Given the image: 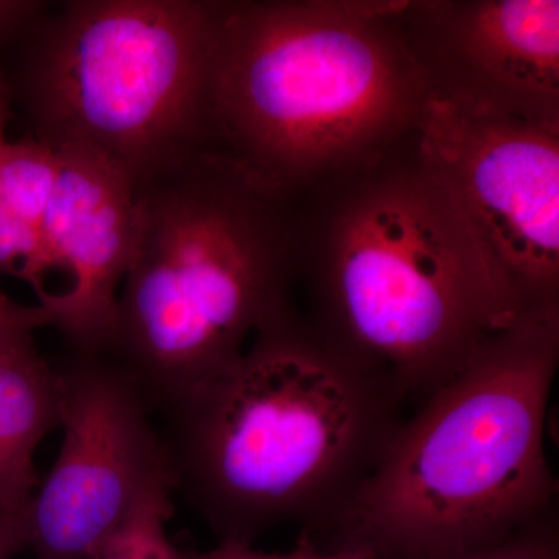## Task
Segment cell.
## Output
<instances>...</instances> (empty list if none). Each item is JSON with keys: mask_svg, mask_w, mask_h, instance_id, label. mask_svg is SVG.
<instances>
[{"mask_svg": "<svg viewBox=\"0 0 559 559\" xmlns=\"http://www.w3.org/2000/svg\"><path fill=\"white\" fill-rule=\"evenodd\" d=\"M423 159L521 316H559V124L429 94Z\"/></svg>", "mask_w": 559, "mask_h": 559, "instance_id": "7", "label": "cell"}, {"mask_svg": "<svg viewBox=\"0 0 559 559\" xmlns=\"http://www.w3.org/2000/svg\"><path fill=\"white\" fill-rule=\"evenodd\" d=\"M47 326H53L50 308L20 304L0 290V349L33 345V333Z\"/></svg>", "mask_w": 559, "mask_h": 559, "instance_id": "16", "label": "cell"}, {"mask_svg": "<svg viewBox=\"0 0 559 559\" xmlns=\"http://www.w3.org/2000/svg\"><path fill=\"white\" fill-rule=\"evenodd\" d=\"M293 201L202 148L135 186L134 245L106 355L154 414L294 307Z\"/></svg>", "mask_w": 559, "mask_h": 559, "instance_id": "5", "label": "cell"}, {"mask_svg": "<svg viewBox=\"0 0 559 559\" xmlns=\"http://www.w3.org/2000/svg\"><path fill=\"white\" fill-rule=\"evenodd\" d=\"M223 0H70L25 38L13 95L31 138L100 154L135 186L212 146L210 61Z\"/></svg>", "mask_w": 559, "mask_h": 559, "instance_id": "6", "label": "cell"}, {"mask_svg": "<svg viewBox=\"0 0 559 559\" xmlns=\"http://www.w3.org/2000/svg\"><path fill=\"white\" fill-rule=\"evenodd\" d=\"M44 238L68 285L49 305L73 353H106L134 245L135 183L114 162L61 146Z\"/></svg>", "mask_w": 559, "mask_h": 559, "instance_id": "10", "label": "cell"}, {"mask_svg": "<svg viewBox=\"0 0 559 559\" xmlns=\"http://www.w3.org/2000/svg\"><path fill=\"white\" fill-rule=\"evenodd\" d=\"M57 173V151L39 140L0 151V272L31 285L40 305L50 300L44 226Z\"/></svg>", "mask_w": 559, "mask_h": 559, "instance_id": "12", "label": "cell"}, {"mask_svg": "<svg viewBox=\"0 0 559 559\" xmlns=\"http://www.w3.org/2000/svg\"><path fill=\"white\" fill-rule=\"evenodd\" d=\"M401 0H223L212 148L290 198L414 130L430 91Z\"/></svg>", "mask_w": 559, "mask_h": 559, "instance_id": "3", "label": "cell"}, {"mask_svg": "<svg viewBox=\"0 0 559 559\" xmlns=\"http://www.w3.org/2000/svg\"><path fill=\"white\" fill-rule=\"evenodd\" d=\"M27 550L24 513L0 510V559H11Z\"/></svg>", "mask_w": 559, "mask_h": 559, "instance_id": "18", "label": "cell"}, {"mask_svg": "<svg viewBox=\"0 0 559 559\" xmlns=\"http://www.w3.org/2000/svg\"><path fill=\"white\" fill-rule=\"evenodd\" d=\"M400 11L430 94L559 124L558 0H401Z\"/></svg>", "mask_w": 559, "mask_h": 559, "instance_id": "9", "label": "cell"}, {"mask_svg": "<svg viewBox=\"0 0 559 559\" xmlns=\"http://www.w3.org/2000/svg\"><path fill=\"white\" fill-rule=\"evenodd\" d=\"M13 87L7 79L3 70L0 69V151L9 143L7 140V124H9L11 103H13Z\"/></svg>", "mask_w": 559, "mask_h": 559, "instance_id": "19", "label": "cell"}, {"mask_svg": "<svg viewBox=\"0 0 559 559\" xmlns=\"http://www.w3.org/2000/svg\"><path fill=\"white\" fill-rule=\"evenodd\" d=\"M293 201L296 294L320 336L423 399L522 318L411 130Z\"/></svg>", "mask_w": 559, "mask_h": 559, "instance_id": "1", "label": "cell"}, {"mask_svg": "<svg viewBox=\"0 0 559 559\" xmlns=\"http://www.w3.org/2000/svg\"><path fill=\"white\" fill-rule=\"evenodd\" d=\"M58 426L57 366L35 344L0 349V510L27 509L40 481L36 452Z\"/></svg>", "mask_w": 559, "mask_h": 559, "instance_id": "11", "label": "cell"}, {"mask_svg": "<svg viewBox=\"0 0 559 559\" xmlns=\"http://www.w3.org/2000/svg\"><path fill=\"white\" fill-rule=\"evenodd\" d=\"M182 559H378L369 547L356 544H337L331 549L316 546L308 533L301 536L296 549L288 554H264L255 550L252 544L219 543L215 549L207 551H182Z\"/></svg>", "mask_w": 559, "mask_h": 559, "instance_id": "15", "label": "cell"}, {"mask_svg": "<svg viewBox=\"0 0 559 559\" xmlns=\"http://www.w3.org/2000/svg\"><path fill=\"white\" fill-rule=\"evenodd\" d=\"M401 403L294 305L157 412L173 492L221 543L252 544L286 522L325 525L377 465Z\"/></svg>", "mask_w": 559, "mask_h": 559, "instance_id": "2", "label": "cell"}, {"mask_svg": "<svg viewBox=\"0 0 559 559\" xmlns=\"http://www.w3.org/2000/svg\"><path fill=\"white\" fill-rule=\"evenodd\" d=\"M171 514L173 500L151 507L91 559H182V550L168 538Z\"/></svg>", "mask_w": 559, "mask_h": 559, "instance_id": "13", "label": "cell"}, {"mask_svg": "<svg viewBox=\"0 0 559 559\" xmlns=\"http://www.w3.org/2000/svg\"><path fill=\"white\" fill-rule=\"evenodd\" d=\"M49 10L39 0H0V46L27 38Z\"/></svg>", "mask_w": 559, "mask_h": 559, "instance_id": "17", "label": "cell"}, {"mask_svg": "<svg viewBox=\"0 0 559 559\" xmlns=\"http://www.w3.org/2000/svg\"><path fill=\"white\" fill-rule=\"evenodd\" d=\"M430 559H559L554 514L499 543Z\"/></svg>", "mask_w": 559, "mask_h": 559, "instance_id": "14", "label": "cell"}, {"mask_svg": "<svg viewBox=\"0 0 559 559\" xmlns=\"http://www.w3.org/2000/svg\"><path fill=\"white\" fill-rule=\"evenodd\" d=\"M60 452L24 511L36 559H91L157 503L173 500L156 414L106 353L58 364Z\"/></svg>", "mask_w": 559, "mask_h": 559, "instance_id": "8", "label": "cell"}, {"mask_svg": "<svg viewBox=\"0 0 559 559\" xmlns=\"http://www.w3.org/2000/svg\"><path fill=\"white\" fill-rule=\"evenodd\" d=\"M559 316H522L401 421L366 480L326 522L378 559L489 546L554 514L544 447Z\"/></svg>", "mask_w": 559, "mask_h": 559, "instance_id": "4", "label": "cell"}]
</instances>
